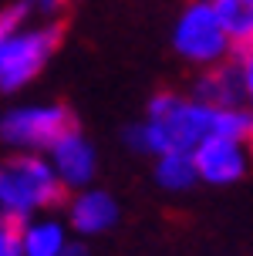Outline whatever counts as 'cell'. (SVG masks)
I'll return each mask as SVG.
<instances>
[{
    "instance_id": "obj_16",
    "label": "cell",
    "mask_w": 253,
    "mask_h": 256,
    "mask_svg": "<svg viewBox=\"0 0 253 256\" xmlns=\"http://www.w3.org/2000/svg\"><path fill=\"white\" fill-rule=\"evenodd\" d=\"M64 4H71V0H38V4H34V10H41V14H54V10H61Z\"/></svg>"
},
{
    "instance_id": "obj_10",
    "label": "cell",
    "mask_w": 253,
    "mask_h": 256,
    "mask_svg": "<svg viewBox=\"0 0 253 256\" xmlns=\"http://www.w3.org/2000/svg\"><path fill=\"white\" fill-rule=\"evenodd\" d=\"M68 243V226L61 219L34 216L21 222V256H61Z\"/></svg>"
},
{
    "instance_id": "obj_14",
    "label": "cell",
    "mask_w": 253,
    "mask_h": 256,
    "mask_svg": "<svg viewBox=\"0 0 253 256\" xmlns=\"http://www.w3.org/2000/svg\"><path fill=\"white\" fill-rule=\"evenodd\" d=\"M0 256H21V222L0 216Z\"/></svg>"
},
{
    "instance_id": "obj_4",
    "label": "cell",
    "mask_w": 253,
    "mask_h": 256,
    "mask_svg": "<svg viewBox=\"0 0 253 256\" xmlns=\"http://www.w3.org/2000/svg\"><path fill=\"white\" fill-rule=\"evenodd\" d=\"M172 48H176V54L182 61L196 64V68H209V64L223 61L233 51V40L226 38V30L216 20L209 4L192 0L189 7L179 14L176 27H172Z\"/></svg>"
},
{
    "instance_id": "obj_12",
    "label": "cell",
    "mask_w": 253,
    "mask_h": 256,
    "mask_svg": "<svg viewBox=\"0 0 253 256\" xmlns=\"http://www.w3.org/2000/svg\"><path fill=\"white\" fill-rule=\"evenodd\" d=\"M155 182L165 192H186L192 189L199 176L192 166V152H162L155 155Z\"/></svg>"
},
{
    "instance_id": "obj_6",
    "label": "cell",
    "mask_w": 253,
    "mask_h": 256,
    "mask_svg": "<svg viewBox=\"0 0 253 256\" xmlns=\"http://www.w3.org/2000/svg\"><path fill=\"white\" fill-rule=\"evenodd\" d=\"M253 94V54L250 44L233 48L223 61L202 68L192 98L213 104V108H250Z\"/></svg>"
},
{
    "instance_id": "obj_3",
    "label": "cell",
    "mask_w": 253,
    "mask_h": 256,
    "mask_svg": "<svg viewBox=\"0 0 253 256\" xmlns=\"http://www.w3.org/2000/svg\"><path fill=\"white\" fill-rule=\"evenodd\" d=\"M61 44V24H38V27H17L14 34L0 40V94L21 91L44 71L51 54Z\"/></svg>"
},
{
    "instance_id": "obj_5",
    "label": "cell",
    "mask_w": 253,
    "mask_h": 256,
    "mask_svg": "<svg viewBox=\"0 0 253 256\" xmlns=\"http://www.w3.org/2000/svg\"><path fill=\"white\" fill-rule=\"evenodd\" d=\"M75 125L64 104H17L0 115V142L14 152H48L64 128Z\"/></svg>"
},
{
    "instance_id": "obj_13",
    "label": "cell",
    "mask_w": 253,
    "mask_h": 256,
    "mask_svg": "<svg viewBox=\"0 0 253 256\" xmlns=\"http://www.w3.org/2000/svg\"><path fill=\"white\" fill-rule=\"evenodd\" d=\"M250 132H253V115H250V108H216L213 135H226V138H243V142H250Z\"/></svg>"
},
{
    "instance_id": "obj_9",
    "label": "cell",
    "mask_w": 253,
    "mask_h": 256,
    "mask_svg": "<svg viewBox=\"0 0 253 256\" xmlns=\"http://www.w3.org/2000/svg\"><path fill=\"white\" fill-rule=\"evenodd\" d=\"M118 222V202L105 189H75L68 199V226L78 236H101Z\"/></svg>"
},
{
    "instance_id": "obj_11",
    "label": "cell",
    "mask_w": 253,
    "mask_h": 256,
    "mask_svg": "<svg viewBox=\"0 0 253 256\" xmlns=\"http://www.w3.org/2000/svg\"><path fill=\"white\" fill-rule=\"evenodd\" d=\"M213 7L216 20L223 24L233 48H243L253 40V0H206Z\"/></svg>"
},
{
    "instance_id": "obj_2",
    "label": "cell",
    "mask_w": 253,
    "mask_h": 256,
    "mask_svg": "<svg viewBox=\"0 0 253 256\" xmlns=\"http://www.w3.org/2000/svg\"><path fill=\"white\" fill-rule=\"evenodd\" d=\"M68 199L58 176L41 152H14L0 162V216L24 222L51 212Z\"/></svg>"
},
{
    "instance_id": "obj_7",
    "label": "cell",
    "mask_w": 253,
    "mask_h": 256,
    "mask_svg": "<svg viewBox=\"0 0 253 256\" xmlns=\"http://www.w3.org/2000/svg\"><path fill=\"white\" fill-rule=\"evenodd\" d=\"M192 166L199 182L209 186H233L250 168V142L226 138V135H206L192 148Z\"/></svg>"
},
{
    "instance_id": "obj_15",
    "label": "cell",
    "mask_w": 253,
    "mask_h": 256,
    "mask_svg": "<svg viewBox=\"0 0 253 256\" xmlns=\"http://www.w3.org/2000/svg\"><path fill=\"white\" fill-rule=\"evenodd\" d=\"M61 256H88V246L81 243V240H71V236H68V243H64Z\"/></svg>"
},
{
    "instance_id": "obj_8",
    "label": "cell",
    "mask_w": 253,
    "mask_h": 256,
    "mask_svg": "<svg viewBox=\"0 0 253 256\" xmlns=\"http://www.w3.org/2000/svg\"><path fill=\"white\" fill-rule=\"evenodd\" d=\"M44 158H48L51 172L58 176V182H61L68 192L91 186L95 172H98V155H95V145L85 138V132H81L78 125L64 128L61 135L51 142V148L44 152Z\"/></svg>"
},
{
    "instance_id": "obj_1",
    "label": "cell",
    "mask_w": 253,
    "mask_h": 256,
    "mask_svg": "<svg viewBox=\"0 0 253 256\" xmlns=\"http://www.w3.org/2000/svg\"><path fill=\"white\" fill-rule=\"evenodd\" d=\"M213 104L179 91H159L145 108V118L125 132V142L152 158L162 152H192L206 135H213Z\"/></svg>"
}]
</instances>
